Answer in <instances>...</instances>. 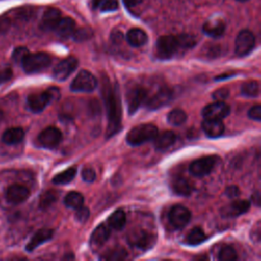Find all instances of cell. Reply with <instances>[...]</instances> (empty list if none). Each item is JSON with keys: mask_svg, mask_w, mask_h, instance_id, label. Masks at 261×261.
I'll use <instances>...</instances> for the list:
<instances>
[{"mask_svg": "<svg viewBox=\"0 0 261 261\" xmlns=\"http://www.w3.org/2000/svg\"><path fill=\"white\" fill-rule=\"evenodd\" d=\"M102 97L108 116L106 138H110L121 127V102L118 86H111L107 77L102 82Z\"/></svg>", "mask_w": 261, "mask_h": 261, "instance_id": "6da1fadb", "label": "cell"}, {"mask_svg": "<svg viewBox=\"0 0 261 261\" xmlns=\"http://www.w3.org/2000/svg\"><path fill=\"white\" fill-rule=\"evenodd\" d=\"M158 134V128L153 123H142L134 126L126 134V142L130 146H139L154 140Z\"/></svg>", "mask_w": 261, "mask_h": 261, "instance_id": "7a4b0ae2", "label": "cell"}, {"mask_svg": "<svg viewBox=\"0 0 261 261\" xmlns=\"http://www.w3.org/2000/svg\"><path fill=\"white\" fill-rule=\"evenodd\" d=\"M59 95L60 93L58 88L54 87L49 88L45 92L33 93L28 97V106L32 112L39 113L43 111L53 100L58 99Z\"/></svg>", "mask_w": 261, "mask_h": 261, "instance_id": "3957f363", "label": "cell"}, {"mask_svg": "<svg viewBox=\"0 0 261 261\" xmlns=\"http://www.w3.org/2000/svg\"><path fill=\"white\" fill-rule=\"evenodd\" d=\"M20 64L27 73H35L47 68L51 64V57L45 52H29Z\"/></svg>", "mask_w": 261, "mask_h": 261, "instance_id": "277c9868", "label": "cell"}, {"mask_svg": "<svg viewBox=\"0 0 261 261\" xmlns=\"http://www.w3.org/2000/svg\"><path fill=\"white\" fill-rule=\"evenodd\" d=\"M177 37L166 35L161 36L155 46L156 56L160 59H170L180 51Z\"/></svg>", "mask_w": 261, "mask_h": 261, "instance_id": "5b68a950", "label": "cell"}, {"mask_svg": "<svg viewBox=\"0 0 261 261\" xmlns=\"http://www.w3.org/2000/svg\"><path fill=\"white\" fill-rule=\"evenodd\" d=\"M147 99V91L140 85L132 86L125 94V100L127 105V111L129 115H133Z\"/></svg>", "mask_w": 261, "mask_h": 261, "instance_id": "8992f818", "label": "cell"}, {"mask_svg": "<svg viewBox=\"0 0 261 261\" xmlns=\"http://www.w3.org/2000/svg\"><path fill=\"white\" fill-rule=\"evenodd\" d=\"M97 87L96 77L88 70H81L70 84V90L73 92H92Z\"/></svg>", "mask_w": 261, "mask_h": 261, "instance_id": "52a82bcc", "label": "cell"}, {"mask_svg": "<svg viewBox=\"0 0 261 261\" xmlns=\"http://www.w3.org/2000/svg\"><path fill=\"white\" fill-rule=\"evenodd\" d=\"M218 158L216 156H205L194 160L190 166V172L197 177H202L209 174L216 165Z\"/></svg>", "mask_w": 261, "mask_h": 261, "instance_id": "ba28073f", "label": "cell"}, {"mask_svg": "<svg viewBox=\"0 0 261 261\" xmlns=\"http://www.w3.org/2000/svg\"><path fill=\"white\" fill-rule=\"evenodd\" d=\"M255 46V36L249 30L241 31L234 42V52L238 56H246L248 55Z\"/></svg>", "mask_w": 261, "mask_h": 261, "instance_id": "9c48e42d", "label": "cell"}, {"mask_svg": "<svg viewBox=\"0 0 261 261\" xmlns=\"http://www.w3.org/2000/svg\"><path fill=\"white\" fill-rule=\"evenodd\" d=\"M62 140L61 132L55 126H48L44 128L38 136L39 144L48 149H53L57 147Z\"/></svg>", "mask_w": 261, "mask_h": 261, "instance_id": "30bf717a", "label": "cell"}, {"mask_svg": "<svg viewBox=\"0 0 261 261\" xmlns=\"http://www.w3.org/2000/svg\"><path fill=\"white\" fill-rule=\"evenodd\" d=\"M173 97L172 90L167 87L160 88L155 94H153L150 98H147L145 103L146 107L150 110L159 109L160 107L168 104Z\"/></svg>", "mask_w": 261, "mask_h": 261, "instance_id": "8fae6325", "label": "cell"}, {"mask_svg": "<svg viewBox=\"0 0 261 261\" xmlns=\"http://www.w3.org/2000/svg\"><path fill=\"white\" fill-rule=\"evenodd\" d=\"M77 64L79 61L73 56L61 60L53 69V77L59 82L65 81L75 70Z\"/></svg>", "mask_w": 261, "mask_h": 261, "instance_id": "7c38bea8", "label": "cell"}, {"mask_svg": "<svg viewBox=\"0 0 261 261\" xmlns=\"http://www.w3.org/2000/svg\"><path fill=\"white\" fill-rule=\"evenodd\" d=\"M169 222L175 228L185 227L191 220V212L188 208L181 205H174L168 213Z\"/></svg>", "mask_w": 261, "mask_h": 261, "instance_id": "4fadbf2b", "label": "cell"}, {"mask_svg": "<svg viewBox=\"0 0 261 261\" xmlns=\"http://www.w3.org/2000/svg\"><path fill=\"white\" fill-rule=\"evenodd\" d=\"M128 242L141 250H149L155 244V236L144 230L136 229L128 236Z\"/></svg>", "mask_w": 261, "mask_h": 261, "instance_id": "5bb4252c", "label": "cell"}, {"mask_svg": "<svg viewBox=\"0 0 261 261\" xmlns=\"http://www.w3.org/2000/svg\"><path fill=\"white\" fill-rule=\"evenodd\" d=\"M229 112L230 108L226 103H224L223 101H215L203 108L202 115L204 118L222 119L226 117Z\"/></svg>", "mask_w": 261, "mask_h": 261, "instance_id": "9a60e30c", "label": "cell"}, {"mask_svg": "<svg viewBox=\"0 0 261 261\" xmlns=\"http://www.w3.org/2000/svg\"><path fill=\"white\" fill-rule=\"evenodd\" d=\"M30 196V191L22 185L13 184L9 186L5 192V198L10 204H20L24 202Z\"/></svg>", "mask_w": 261, "mask_h": 261, "instance_id": "2e32d148", "label": "cell"}, {"mask_svg": "<svg viewBox=\"0 0 261 261\" xmlns=\"http://www.w3.org/2000/svg\"><path fill=\"white\" fill-rule=\"evenodd\" d=\"M110 237V228L105 223L99 224L92 232L90 238V246L93 250H96L103 246V244Z\"/></svg>", "mask_w": 261, "mask_h": 261, "instance_id": "e0dca14e", "label": "cell"}, {"mask_svg": "<svg viewBox=\"0 0 261 261\" xmlns=\"http://www.w3.org/2000/svg\"><path fill=\"white\" fill-rule=\"evenodd\" d=\"M250 209V203L246 200H234L221 209V214L224 217H236L246 213Z\"/></svg>", "mask_w": 261, "mask_h": 261, "instance_id": "ac0fdd59", "label": "cell"}, {"mask_svg": "<svg viewBox=\"0 0 261 261\" xmlns=\"http://www.w3.org/2000/svg\"><path fill=\"white\" fill-rule=\"evenodd\" d=\"M202 128L207 137L215 139L223 134L224 124L222 123L221 119L205 118L202 122Z\"/></svg>", "mask_w": 261, "mask_h": 261, "instance_id": "d6986e66", "label": "cell"}, {"mask_svg": "<svg viewBox=\"0 0 261 261\" xmlns=\"http://www.w3.org/2000/svg\"><path fill=\"white\" fill-rule=\"evenodd\" d=\"M61 18V12L55 7H49L45 10L42 20L41 28L45 31H54L56 24Z\"/></svg>", "mask_w": 261, "mask_h": 261, "instance_id": "ffe728a7", "label": "cell"}, {"mask_svg": "<svg viewBox=\"0 0 261 261\" xmlns=\"http://www.w3.org/2000/svg\"><path fill=\"white\" fill-rule=\"evenodd\" d=\"M225 31V23L220 18H211L203 24V32L212 38H219Z\"/></svg>", "mask_w": 261, "mask_h": 261, "instance_id": "44dd1931", "label": "cell"}, {"mask_svg": "<svg viewBox=\"0 0 261 261\" xmlns=\"http://www.w3.org/2000/svg\"><path fill=\"white\" fill-rule=\"evenodd\" d=\"M53 230L50 228H42L39 229L31 239V241L27 244L25 250L28 252L34 251L36 248H38L43 243H46L47 241L51 240L53 237Z\"/></svg>", "mask_w": 261, "mask_h": 261, "instance_id": "7402d4cb", "label": "cell"}, {"mask_svg": "<svg viewBox=\"0 0 261 261\" xmlns=\"http://www.w3.org/2000/svg\"><path fill=\"white\" fill-rule=\"evenodd\" d=\"M154 146L156 150L164 151L170 148L176 141V136L171 130H165L161 134H157L154 138Z\"/></svg>", "mask_w": 261, "mask_h": 261, "instance_id": "603a6c76", "label": "cell"}, {"mask_svg": "<svg viewBox=\"0 0 261 261\" xmlns=\"http://www.w3.org/2000/svg\"><path fill=\"white\" fill-rule=\"evenodd\" d=\"M54 31L61 38L72 37L75 31V22L71 17H61Z\"/></svg>", "mask_w": 261, "mask_h": 261, "instance_id": "cb8c5ba5", "label": "cell"}, {"mask_svg": "<svg viewBox=\"0 0 261 261\" xmlns=\"http://www.w3.org/2000/svg\"><path fill=\"white\" fill-rule=\"evenodd\" d=\"M147 40V34L138 28L130 29L126 34V41L133 47H141L146 44Z\"/></svg>", "mask_w": 261, "mask_h": 261, "instance_id": "d4e9b609", "label": "cell"}, {"mask_svg": "<svg viewBox=\"0 0 261 261\" xmlns=\"http://www.w3.org/2000/svg\"><path fill=\"white\" fill-rule=\"evenodd\" d=\"M24 138V132L21 127L7 128L2 135V141L7 145H15L20 143Z\"/></svg>", "mask_w": 261, "mask_h": 261, "instance_id": "484cf974", "label": "cell"}, {"mask_svg": "<svg viewBox=\"0 0 261 261\" xmlns=\"http://www.w3.org/2000/svg\"><path fill=\"white\" fill-rule=\"evenodd\" d=\"M172 191L179 196H189L193 192V186L185 177H176L171 184Z\"/></svg>", "mask_w": 261, "mask_h": 261, "instance_id": "4316f807", "label": "cell"}, {"mask_svg": "<svg viewBox=\"0 0 261 261\" xmlns=\"http://www.w3.org/2000/svg\"><path fill=\"white\" fill-rule=\"evenodd\" d=\"M126 223V215L122 209H117L108 217V224L110 227L116 230H120Z\"/></svg>", "mask_w": 261, "mask_h": 261, "instance_id": "83f0119b", "label": "cell"}, {"mask_svg": "<svg viewBox=\"0 0 261 261\" xmlns=\"http://www.w3.org/2000/svg\"><path fill=\"white\" fill-rule=\"evenodd\" d=\"M75 174H76V168L75 167H69V168L63 170L62 172L56 174L53 177L52 181L55 185H66L74 178Z\"/></svg>", "mask_w": 261, "mask_h": 261, "instance_id": "f1b7e54d", "label": "cell"}, {"mask_svg": "<svg viewBox=\"0 0 261 261\" xmlns=\"http://www.w3.org/2000/svg\"><path fill=\"white\" fill-rule=\"evenodd\" d=\"M206 240V234L201 227H194L187 236L186 243L190 246H197Z\"/></svg>", "mask_w": 261, "mask_h": 261, "instance_id": "f546056e", "label": "cell"}, {"mask_svg": "<svg viewBox=\"0 0 261 261\" xmlns=\"http://www.w3.org/2000/svg\"><path fill=\"white\" fill-rule=\"evenodd\" d=\"M84 203V196L75 191L69 192L64 198V204L66 207L71 209H76L81 207Z\"/></svg>", "mask_w": 261, "mask_h": 261, "instance_id": "4dcf8cb0", "label": "cell"}, {"mask_svg": "<svg viewBox=\"0 0 261 261\" xmlns=\"http://www.w3.org/2000/svg\"><path fill=\"white\" fill-rule=\"evenodd\" d=\"M241 93L245 97L254 98L259 94V83L257 81H249L242 85Z\"/></svg>", "mask_w": 261, "mask_h": 261, "instance_id": "1f68e13d", "label": "cell"}, {"mask_svg": "<svg viewBox=\"0 0 261 261\" xmlns=\"http://www.w3.org/2000/svg\"><path fill=\"white\" fill-rule=\"evenodd\" d=\"M187 120V114L184 110L175 108L167 114V121L172 125H180Z\"/></svg>", "mask_w": 261, "mask_h": 261, "instance_id": "d6a6232c", "label": "cell"}, {"mask_svg": "<svg viewBox=\"0 0 261 261\" xmlns=\"http://www.w3.org/2000/svg\"><path fill=\"white\" fill-rule=\"evenodd\" d=\"M127 257V253L122 248H115L111 249L104 253V255L101 256L102 260H108V261H119L123 260Z\"/></svg>", "mask_w": 261, "mask_h": 261, "instance_id": "836d02e7", "label": "cell"}, {"mask_svg": "<svg viewBox=\"0 0 261 261\" xmlns=\"http://www.w3.org/2000/svg\"><path fill=\"white\" fill-rule=\"evenodd\" d=\"M218 258L221 261H234L238 259L236 250L230 246H224L221 248L218 254Z\"/></svg>", "mask_w": 261, "mask_h": 261, "instance_id": "e575fe53", "label": "cell"}, {"mask_svg": "<svg viewBox=\"0 0 261 261\" xmlns=\"http://www.w3.org/2000/svg\"><path fill=\"white\" fill-rule=\"evenodd\" d=\"M177 40H178L179 47L181 50L191 49L196 44V38L189 34H181V35L177 36Z\"/></svg>", "mask_w": 261, "mask_h": 261, "instance_id": "d590c367", "label": "cell"}, {"mask_svg": "<svg viewBox=\"0 0 261 261\" xmlns=\"http://www.w3.org/2000/svg\"><path fill=\"white\" fill-rule=\"evenodd\" d=\"M57 199V194L54 191H47L40 198V207L46 209L50 207Z\"/></svg>", "mask_w": 261, "mask_h": 261, "instance_id": "8d00e7d4", "label": "cell"}, {"mask_svg": "<svg viewBox=\"0 0 261 261\" xmlns=\"http://www.w3.org/2000/svg\"><path fill=\"white\" fill-rule=\"evenodd\" d=\"M28 53H29V50L25 47H17L14 49L12 53V59L16 63H21V61L23 60V58Z\"/></svg>", "mask_w": 261, "mask_h": 261, "instance_id": "74e56055", "label": "cell"}, {"mask_svg": "<svg viewBox=\"0 0 261 261\" xmlns=\"http://www.w3.org/2000/svg\"><path fill=\"white\" fill-rule=\"evenodd\" d=\"M118 8V1L117 0H104L101 5L100 9L102 11H114Z\"/></svg>", "mask_w": 261, "mask_h": 261, "instance_id": "f35d334b", "label": "cell"}, {"mask_svg": "<svg viewBox=\"0 0 261 261\" xmlns=\"http://www.w3.org/2000/svg\"><path fill=\"white\" fill-rule=\"evenodd\" d=\"M229 96V91L228 89L226 88H220V89H217L213 92L212 94V98L215 100V101H223L225 100L227 97Z\"/></svg>", "mask_w": 261, "mask_h": 261, "instance_id": "ab89813d", "label": "cell"}, {"mask_svg": "<svg viewBox=\"0 0 261 261\" xmlns=\"http://www.w3.org/2000/svg\"><path fill=\"white\" fill-rule=\"evenodd\" d=\"M90 216V210L87 207H84L83 205L79 208H76V212H75V218L81 221V222H85Z\"/></svg>", "mask_w": 261, "mask_h": 261, "instance_id": "60d3db41", "label": "cell"}, {"mask_svg": "<svg viewBox=\"0 0 261 261\" xmlns=\"http://www.w3.org/2000/svg\"><path fill=\"white\" fill-rule=\"evenodd\" d=\"M82 177L87 182H93L96 178V172L92 167H86L82 171Z\"/></svg>", "mask_w": 261, "mask_h": 261, "instance_id": "b9f144b4", "label": "cell"}, {"mask_svg": "<svg viewBox=\"0 0 261 261\" xmlns=\"http://www.w3.org/2000/svg\"><path fill=\"white\" fill-rule=\"evenodd\" d=\"M248 116L253 120L260 121L261 120V106L255 105V106L251 107L248 112Z\"/></svg>", "mask_w": 261, "mask_h": 261, "instance_id": "7bdbcfd3", "label": "cell"}, {"mask_svg": "<svg viewBox=\"0 0 261 261\" xmlns=\"http://www.w3.org/2000/svg\"><path fill=\"white\" fill-rule=\"evenodd\" d=\"M91 36L90 31L86 30V29H82V30H75L72 37L76 40V41H84L86 39H89Z\"/></svg>", "mask_w": 261, "mask_h": 261, "instance_id": "ee69618b", "label": "cell"}, {"mask_svg": "<svg viewBox=\"0 0 261 261\" xmlns=\"http://www.w3.org/2000/svg\"><path fill=\"white\" fill-rule=\"evenodd\" d=\"M12 70L9 67L1 68L0 69V85L9 81L12 77Z\"/></svg>", "mask_w": 261, "mask_h": 261, "instance_id": "f6af8a7d", "label": "cell"}, {"mask_svg": "<svg viewBox=\"0 0 261 261\" xmlns=\"http://www.w3.org/2000/svg\"><path fill=\"white\" fill-rule=\"evenodd\" d=\"M225 194L229 198H237L240 195V189L237 186H229L225 189Z\"/></svg>", "mask_w": 261, "mask_h": 261, "instance_id": "bcb514c9", "label": "cell"}, {"mask_svg": "<svg viewBox=\"0 0 261 261\" xmlns=\"http://www.w3.org/2000/svg\"><path fill=\"white\" fill-rule=\"evenodd\" d=\"M143 1H144V0H123L124 4H125L127 7H129V8L138 6V5L141 4Z\"/></svg>", "mask_w": 261, "mask_h": 261, "instance_id": "7dc6e473", "label": "cell"}, {"mask_svg": "<svg viewBox=\"0 0 261 261\" xmlns=\"http://www.w3.org/2000/svg\"><path fill=\"white\" fill-rule=\"evenodd\" d=\"M9 27L8 20L7 19H0V34H3L7 31Z\"/></svg>", "mask_w": 261, "mask_h": 261, "instance_id": "c3c4849f", "label": "cell"}, {"mask_svg": "<svg viewBox=\"0 0 261 261\" xmlns=\"http://www.w3.org/2000/svg\"><path fill=\"white\" fill-rule=\"evenodd\" d=\"M122 38H123V36L120 34V32H115V33L112 35V40H113V42H115V43H119L120 41H122Z\"/></svg>", "mask_w": 261, "mask_h": 261, "instance_id": "681fc988", "label": "cell"}, {"mask_svg": "<svg viewBox=\"0 0 261 261\" xmlns=\"http://www.w3.org/2000/svg\"><path fill=\"white\" fill-rule=\"evenodd\" d=\"M104 0H92V6L94 7V8H97V7H99L100 5H101V3L103 2Z\"/></svg>", "mask_w": 261, "mask_h": 261, "instance_id": "f907efd6", "label": "cell"}, {"mask_svg": "<svg viewBox=\"0 0 261 261\" xmlns=\"http://www.w3.org/2000/svg\"><path fill=\"white\" fill-rule=\"evenodd\" d=\"M238 1H241V2H244V1H247V0H238Z\"/></svg>", "mask_w": 261, "mask_h": 261, "instance_id": "816d5d0a", "label": "cell"}]
</instances>
